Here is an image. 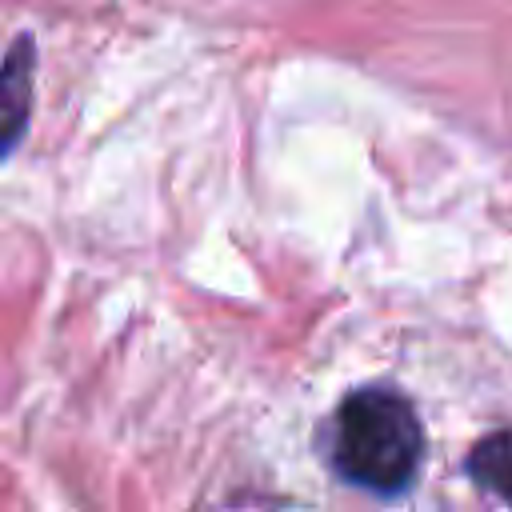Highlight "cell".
I'll return each mask as SVG.
<instances>
[{"label":"cell","instance_id":"1","mask_svg":"<svg viewBox=\"0 0 512 512\" xmlns=\"http://www.w3.org/2000/svg\"><path fill=\"white\" fill-rule=\"evenodd\" d=\"M424 452L412 404L392 388H356L332 428V460L340 476L372 492H404Z\"/></svg>","mask_w":512,"mask_h":512},{"label":"cell","instance_id":"2","mask_svg":"<svg viewBox=\"0 0 512 512\" xmlns=\"http://www.w3.org/2000/svg\"><path fill=\"white\" fill-rule=\"evenodd\" d=\"M32 80H36V52H32V40L20 36L0 64V164L16 152L20 136L28 132Z\"/></svg>","mask_w":512,"mask_h":512},{"label":"cell","instance_id":"3","mask_svg":"<svg viewBox=\"0 0 512 512\" xmlns=\"http://www.w3.org/2000/svg\"><path fill=\"white\" fill-rule=\"evenodd\" d=\"M472 476H476L488 492H496L500 500L512 504V428L488 436V440L472 452Z\"/></svg>","mask_w":512,"mask_h":512}]
</instances>
